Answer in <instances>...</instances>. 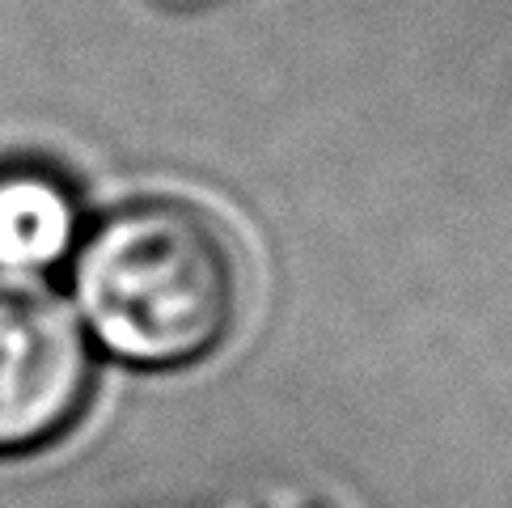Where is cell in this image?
<instances>
[{
  "instance_id": "cell-1",
  "label": "cell",
  "mask_w": 512,
  "mask_h": 508,
  "mask_svg": "<svg viewBox=\"0 0 512 508\" xmlns=\"http://www.w3.org/2000/svg\"><path fill=\"white\" fill-rule=\"evenodd\" d=\"M72 288L85 326L111 356L178 369L212 356L233 335L246 301V263L208 208L136 199L85 238Z\"/></svg>"
},
{
  "instance_id": "cell-2",
  "label": "cell",
  "mask_w": 512,
  "mask_h": 508,
  "mask_svg": "<svg viewBox=\"0 0 512 508\" xmlns=\"http://www.w3.org/2000/svg\"><path fill=\"white\" fill-rule=\"evenodd\" d=\"M94 352L68 305L26 276H0V458L34 453L81 420Z\"/></svg>"
},
{
  "instance_id": "cell-3",
  "label": "cell",
  "mask_w": 512,
  "mask_h": 508,
  "mask_svg": "<svg viewBox=\"0 0 512 508\" xmlns=\"http://www.w3.org/2000/svg\"><path fill=\"white\" fill-rule=\"evenodd\" d=\"M81 238L77 195L47 166H0V276L64 263Z\"/></svg>"
}]
</instances>
